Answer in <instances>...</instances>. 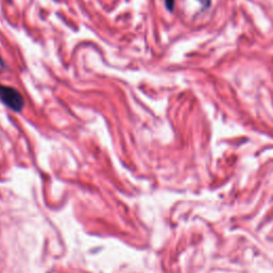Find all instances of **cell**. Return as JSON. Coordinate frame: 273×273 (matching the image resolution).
Returning <instances> with one entry per match:
<instances>
[{
  "instance_id": "cell-1",
  "label": "cell",
  "mask_w": 273,
  "mask_h": 273,
  "mask_svg": "<svg viewBox=\"0 0 273 273\" xmlns=\"http://www.w3.org/2000/svg\"><path fill=\"white\" fill-rule=\"evenodd\" d=\"M0 99L12 110L19 112L24 107V98L19 94L18 91L13 88L0 86Z\"/></svg>"
},
{
  "instance_id": "cell-2",
  "label": "cell",
  "mask_w": 273,
  "mask_h": 273,
  "mask_svg": "<svg viewBox=\"0 0 273 273\" xmlns=\"http://www.w3.org/2000/svg\"><path fill=\"white\" fill-rule=\"evenodd\" d=\"M166 5L169 10H173L174 7V0H166Z\"/></svg>"
}]
</instances>
